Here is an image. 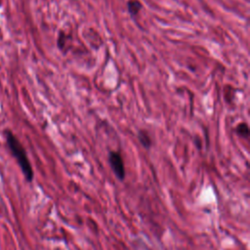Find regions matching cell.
Instances as JSON below:
<instances>
[{
	"label": "cell",
	"mask_w": 250,
	"mask_h": 250,
	"mask_svg": "<svg viewBox=\"0 0 250 250\" xmlns=\"http://www.w3.org/2000/svg\"><path fill=\"white\" fill-rule=\"evenodd\" d=\"M4 136L6 139V144L12 153V155L17 160L24 178L27 182H31L34 177V173L31 167V164L28 160L27 154L25 149L23 148L21 142L18 140V138L14 135V133L7 129L4 131Z\"/></svg>",
	"instance_id": "1"
},
{
	"label": "cell",
	"mask_w": 250,
	"mask_h": 250,
	"mask_svg": "<svg viewBox=\"0 0 250 250\" xmlns=\"http://www.w3.org/2000/svg\"><path fill=\"white\" fill-rule=\"evenodd\" d=\"M108 163L116 178L122 181L125 178V168L120 153L117 151H110L108 153Z\"/></svg>",
	"instance_id": "2"
},
{
	"label": "cell",
	"mask_w": 250,
	"mask_h": 250,
	"mask_svg": "<svg viewBox=\"0 0 250 250\" xmlns=\"http://www.w3.org/2000/svg\"><path fill=\"white\" fill-rule=\"evenodd\" d=\"M138 139L145 148H149L151 146V140L146 131L140 130L138 133Z\"/></svg>",
	"instance_id": "3"
},
{
	"label": "cell",
	"mask_w": 250,
	"mask_h": 250,
	"mask_svg": "<svg viewBox=\"0 0 250 250\" xmlns=\"http://www.w3.org/2000/svg\"><path fill=\"white\" fill-rule=\"evenodd\" d=\"M127 8H128L129 14L132 17H135L138 15L139 11L142 9V4L138 0H129L127 3Z\"/></svg>",
	"instance_id": "4"
},
{
	"label": "cell",
	"mask_w": 250,
	"mask_h": 250,
	"mask_svg": "<svg viewBox=\"0 0 250 250\" xmlns=\"http://www.w3.org/2000/svg\"><path fill=\"white\" fill-rule=\"evenodd\" d=\"M236 133L243 138H247L249 136V128L248 125L246 123H240L238 124V126L236 127Z\"/></svg>",
	"instance_id": "5"
}]
</instances>
